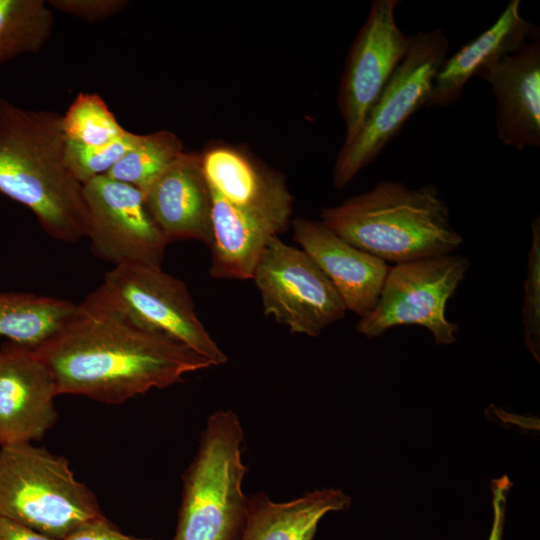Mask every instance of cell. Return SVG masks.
Returning a JSON list of instances; mask_svg holds the SVG:
<instances>
[{"instance_id":"cell-1","label":"cell","mask_w":540,"mask_h":540,"mask_svg":"<svg viewBox=\"0 0 540 540\" xmlns=\"http://www.w3.org/2000/svg\"><path fill=\"white\" fill-rule=\"evenodd\" d=\"M58 395L120 404L182 382L213 363L163 334L145 329L94 291L39 345Z\"/></svg>"},{"instance_id":"cell-2","label":"cell","mask_w":540,"mask_h":540,"mask_svg":"<svg viewBox=\"0 0 540 540\" xmlns=\"http://www.w3.org/2000/svg\"><path fill=\"white\" fill-rule=\"evenodd\" d=\"M62 116L0 96V192L29 208L53 238L76 242L87 226L83 185L64 161Z\"/></svg>"},{"instance_id":"cell-3","label":"cell","mask_w":540,"mask_h":540,"mask_svg":"<svg viewBox=\"0 0 540 540\" xmlns=\"http://www.w3.org/2000/svg\"><path fill=\"white\" fill-rule=\"evenodd\" d=\"M320 218L339 237L387 264L449 254L463 243L447 203L432 184L409 188L380 181L367 192L323 208Z\"/></svg>"},{"instance_id":"cell-4","label":"cell","mask_w":540,"mask_h":540,"mask_svg":"<svg viewBox=\"0 0 540 540\" xmlns=\"http://www.w3.org/2000/svg\"><path fill=\"white\" fill-rule=\"evenodd\" d=\"M243 429L236 413L209 416L195 457L183 476L178 523L172 540H239L248 511L242 482Z\"/></svg>"},{"instance_id":"cell-5","label":"cell","mask_w":540,"mask_h":540,"mask_svg":"<svg viewBox=\"0 0 540 540\" xmlns=\"http://www.w3.org/2000/svg\"><path fill=\"white\" fill-rule=\"evenodd\" d=\"M0 517L63 540L105 516L67 459L19 443L0 446Z\"/></svg>"},{"instance_id":"cell-6","label":"cell","mask_w":540,"mask_h":540,"mask_svg":"<svg viewBox=\"0 0 540 540\" xmlns=\"http://www.w3.org/2000/svg\"><path fill=\"white\" fill-rule=\"evenodd\" d=\"M450 42L442 29L420 31L357 134L344 142L333 167V184L343 189L371 164L406 121L425 106L433 79L448 57Z\"/></svg>"},{"instance_id":"cell-7","label":"cell","mask_w":540,"mask_h":540,"mask_svg":"<svg viewBox=\"0 0 540 540\" xmlns=\"http://www.w3.org/2000/svg\"><path fill=\"white\" fill-rule=\"evenodd\" d=\"M94 292L141 327L178 341L214 366L227 361L198 318L186 284L161 266H114Z\"/></svg>"},{"instance_id":"cell-8","label":"cell","mask_w":540,"mask_h":540,"mask_svg":"<svg viewBox=\"0 0 540 540\" xmlns=\"http://www.w3.org/2000/svg\"><path fill=\"white\" fill-rule=\"evenodd\" d=\"M469 268L467 258L443 254L389 268L375 307L356 324L368 338L402 325L425 327L438 344L456 341L457 324L446 315V304Z\"/></svg>"},{"instance_id":"cell-9","label":"cell","mask_w":540,"mask_h":540,"mask_svg":"<svg viewBox=\"0 0 540 540\" xmlns=\"http://www.w3.org/2000/svg\"><path fill=\"white\" fill-rule=\"evenodd\" d=\"M251 279L264 314L292 333L318 336L346 314L339 294L313 259L278 236L265 247Z\"/></svg>"},{"instance_id":"cell-10","label":"cell","mask_w":540,"mask_h":540,"mask_svg":"<svg viewBox=\"0 0 540 540\" xmlns=\"http://www.w3.org/2000/svg\"><path fill=\"white\" fill-rule=\"evenodd\" d=\"M83 199L94 255L114 266H161L168 242L138 188L102 175L83 185Z\"/></svg>"},{"instance_id":"cell-11","label":"cell","mask_w":540,"mask_h":540,"mask_svg":"<svg viewBox=\"0 0 540 540\" xmlns=\"http://www.w3.org/2000/svg\"><path fill=\"white\" fill-rule=\"evenodd\" d=\"M399 0H375L346 58L337 102L345 123L344 142L361 128L394 71L408 52L412 36L397 25Z\"/></svg>"},{"instance_id":"cell-12","label":"cell","mask_w":540,"mask_h":540,"mask_svg":"<svg viewBox=\"0 0 540 540\" xmlns=\"http://www.w3.org/2000/svg\"><path fill=\"white\" fill-rule=\"evenodd\" d=\"M54 377L35 352L21 343L0 347V446L40 440L55 424Z\"/></svg>"},{"instance_id":"cell-13","label":"cell","mask_w":540,"mask_h":540,"mask_svg":"<svg viewBox=\"0 0 540 540\" xmlns=\"http://www.w3.org/2000/svg\"><path fill=\"white\" fill-rule=\"evenodd\" d=\"M483 78L496 99L498 139L518 151L540 147V37L485 66Z\"/></svg>"},{"instance_id":"cell-14","label":"cell","mask_w":540,"mask_h":540,"mask_svg":"<svg viewBox=\"0 0 540 540\" xmlns=\"http://www.w3.org/2000/svg\"><path fill=\"white\" fill-rule=\"evenodd\" d=\"M210 274L222 279H251L269 241L285 231L293 204L268 207H236L214 191Z\"/></svg>"},{"instance_id":"cell-15","label":"cell","mask_w":540,"mask_h":540,"mask_svg":"<svg viewBox=\"0 0 540 540\" xmlns=\"http://www.w3.org/2000/svg\"><path fill=\"white\" fill-rule=\"evenodd\" d=\"M293 238L330 280L346 311L360 318L376 305L389 266L351 245L321 221L296 218Z\"/></svg>"},{"instance_id":"cell-16","label":"cell","mask_w":540,"mask_h":540,"mask_svg":"<svg viewBox=\"0 0 540 540\" xmlns=\"http://www.w3.org/2000/svg\"><path fill=\"white\" fill-rule=\"evenodd\" d=\"M143 195L168 243L192 239L210 245L212 198L200 154L184 151Z\"/></svg>"},{"instance_id":"cell-17","label":"cell","mask_w":540,"mask_h":540,"mask_svg":"<svg viewBox=\"0 0 540 540\" xmlns=\"http://www.w3.org/2000/svg\"><path fill=\"white\" fill-rule=\"evenodd\" d=\"M520 6V0H510L487 30L446 58L433 79L426 107L454 103L481 69L539 35V28L521 16Z\"/></svg>"},{"instance_id":"cell-18","label":"cell","mask_w":540,"mask_h":540,"mask_svg":"<svg viewBox=\"0 0 540 540\" xmlns=\"http://www.w3.org/2000/svg\"><path fill=\"white\" fill-rule=\"evenodd\" d=\"M200 156L210 189L231 205L248 208L293 204L285 179L243 149L215 144Z\"/></svg>"},{"instance_id":"cell-19","label":"cell","mask_w":540,"mask_h":540,"mask_svg":"<svg viewBox=\"0 0 540 540\" xmlns=\"http://www.w3.org/2000/svg\"><path fill=\"white\" fill-rule=\"evenodd\" d=\"M351 498L341 489L307 492L287 502H274L265 493L248 496L246 522L239 540H313L321 519L345 511Z\"/></svg>"},{"instance_id":"cell-20","label":"cell","mask_w":540,"mask_h":540,"mask_svg":"<svg viewBox=\"0 0 540 540\" xmlns=\"http://www.w3.org/2000/svg\"><path fill=\"white\" fill-rule=\"evenodd\" d=\"M69 300L28 292H0V336L35 347L71 314Z\"/></svg>"},{"instance_id":"cell-21","label":"cell","mask_w":540,"mask_h":540,"mask_svg":"<svg viewBox=\"0 0 540 540\" xmlns=\"http://www.w3.org/2000/svg\"><path fill=\"white\" fill-rule=\"evenodd\" d=\"M53 22L43 0H0V63L40 50Z\"/></svg>"},{"instance_id":"cell-22","label":"cell","mask_w":540,"mask_h":540,"mask_svg":"<svg viewBox=\"0 0 540 540\" xmlns=\"http://www.w3.org/2000/svg\"><path fill=\"white\" fill-rule=\"evenodd\" d=\"M183 152L182 141L169 130L140 135L107 176L144 193Z\"/></svg>"},{"instance_id":"cell-23","label":"cell","mask_w":540,"mask_h":540,"mask_svg":"<svg viewBox=\"0 0 540 540\" xmlns=\"http://www.w3.org/2000/svg\"><path fill=\"white\" fill-rule=\"evenodd\" d=\"M62 127L67 140L95 147L109 144L127 132L96 93L78 94L62 116Z\"/></svg>"},{"instance_id":"cell-24","label":"cell","mask_w":540,"mask_h":540,"mask_svg":"<svg viewBox=\"0 0 540 540\" xmlns=\"http://www.w3.org/2000/svg\"><path fill=\"white\" fill-rule=\"evenodd\" d=\"M140 134L127 130L117 140L103 146H87L67 140L64 161L73 177L82 185L91 179L107 175L111 168L138 141Z\"/></svg>"},{"instance_id":"cell-25","label":"cell","mask_w":540,"mask_h":540,"mask_svg":"<svg viewBox=\"0 0 540 540\" xmlns=\"http://www.w3.org/2000/svg\"><path fill=\"white\" fill-rule=\"evenodd\" d=\"M532 243L524 284L522 323L528 348L538 357L540 343V219L531 223Z\"/></svg>"},{"instance_id":"cell-26","label":"cell","mask_w":540,"mask_h":540,"mask_svg":"<svg viewBox=\"0 0 540 540\" xmlns=\"http://www.w3.org/2000/svg\"><path fill=\"white\" fill-rule=\"evenodd\" d=\"M125 0H50L49 5L64 13L94 22L109 18L124 7Z\"/></svg>"},{"instance_id":"cell-27","label":"cell","mask_w":540,"mask_h":540,"mask_svg":"<svg viewBox=\"0 0 540 540\" xmlns=\"http://www.w3.org/2000/svg\"><path fill=\"white\" fill-rule=\"evenodd\" d=\"M63 540H154L148 538H139L122 533L106 517L91 521Z\"/></svg>"},{"instance_id":"cell-28","label":"cell","mask_w":540,"mask_h":540,"mask_svg":"<svg viewBox=\"0 0 540 540\" xmlns=\"http://www.w3.org/2000/svg\"><path fill=\"white\" fill-rule=\"evenodd\" d=\"M512 487L507 476L494 479L491 483L493 522L488 540H502L505 524L506 501Z\"/></svg>"},{"instance_id":"cell-29","label":"cell","mask_w":540,"mask_h":540,"mask_svg":"<svg viewBox=\"0 0 540 540\" xmlns=\"http://www.w3.org/2000/svg\"><path fill=\"white\" fill-rule=\"evenodd\" d=\"M0 540H55L24 525L0 517Z\"/></svg>"}]
</instances>
